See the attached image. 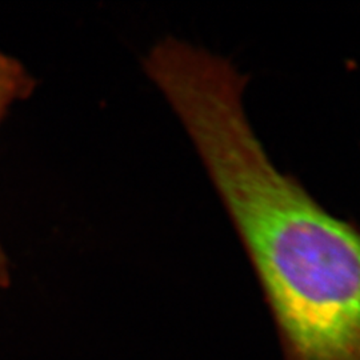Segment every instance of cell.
<instances>
[{
  "mask_svg": "<svg viewBox=\"0 0 360 360\" xmlns=\"http://www.w3.org/2000/svg\"><path fill=\"white\" fill-rule=\"evenodd\" d=\"M146 67L231 217L284 360H360V232L272 165L245 114V80L229 62L167 40Z\"/></svg>",
  "mask_w": 360,
  "mask_h": 360,
  "instance_id": "obj_1",
  "label": "cell"
},
{
  "mask_svg": "<svg viewBox=\"0 0 360 360\" xmlns=\"http://www.w3.org/2000/svg\"><path fill=\"white\" fill-rule=\"evenodd\" d=\"M31 87L30 77L16 60L0 53V117L6 108Z\"/></svg>",
  "mask_w": 360,
  "mask_h": 360,
  "instance_id": "obj_2",
  "label": "cell"
}]
</instances>
